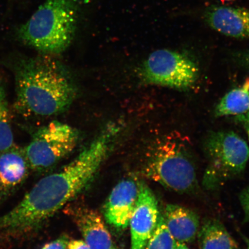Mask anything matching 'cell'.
Returning a JSON list of instances; mask_svg holds the SVG:
<instances>
[{"label": "cell", "mask_w": 249, "mask_h": 249, "mask_svg": "<svg viewBox=\"0 0 249 249\" xmlns=\"http://www.w3.org/2000/svg\"><path fill=\"white\" fill-rule=\"evenodd\" d=\"M120 129L108 124L75 160L37 182L17 206L0 216V234H23L37 228L82 192L107 158Z\"/></svg>", "instance_id": "obj_1"}, {"label": "cell", "mask_w": 249, "mask_h": 249, "mask_svg": "<svg viewBox=\"0 0 249 249\" xmlns=\"http://www.w3.org/2000/svg\"><path fill=\"white\" fill-rule=\"evenodd\" d=\"M15 108L26 117L60 114L72 104L76 89L60 63L47 57L23 59L15 68Z\"/></svg>", "instance_id": "obj_2"}, {"label": "cell", "mask_w": 249, "mask_h": 249, "mask_svg": "<svg viewBox=\"0 0 249 249\" xmlns=\"http://www.w3.org/2000/svg\"><path fill=\"white\" fill-rule=\"evenodd\" d=\"M77 0H46L17 34L25 44L43 54H58L72 42L79 21Z\"/></svg>", "instance_id": "obj_3"}, {"label": "cell", "mask_w": 249, "mask_h": 249, "mask_svg": "<svg viewBox=\"0 0 249 249\" xmlns=\"http://www.w3.org/2000/svg\"><path fill=\"white\" fill-rule=\"evenodd\" d=\"M145 173L171 191L179 194L194 191L197 174L189 141L176 133L156 140L147 154Z\"/></svg>", "instance_id": "obj_4"}, {"label": "cell", "mask_w": 249, "mask_h": 249, "mask_svg": "<svg viewBox=\"0 0 249 249\" xmlns=\"http://www.w3.org/2000/svg\"><path fill=\"white\" fill-rule=\"evenodd\" d=\"M209 163L204 184L213 188L226 180L239 176L249 160V147L238 134L232 131L213 132L205 144Z\"/></svg>", "instance_id": "obj_5"}, {"label": "cell", "mask_w": 249, "mask_h": 249, "mask_svg": "<svg viewBox=\"0 0 249 249\" xmlns=\"http://www.w3.org/2000/svg\"><path fill=\"white\" fill-rule=\"evenodd\" d=\"M140 76L149 85L186 89L198 79L197 65L188 55L168 49H160L149 55L140 70Z\"/></svg>", "instance_id": "obj_6"}, {"label": "cell", "mask_w": 249, "mask_h": 249, "mask_svg": "<svg viewBox=\"0 0 249 249\" xmlns=\"http://www.w3.org/2000/svg\"><path fill=\"white\" fill-rule=\"evenodd\" d=\"M79 139L76 129L59 121L40 127L23 149L30 169L42 171L53 166L73 150Z\"/></svg>", "instance_id": "obj_7"}, {"label": "cell", "mask_w": 249, "mask_h": 249, "mask_svg": "<svg viewBox=\"0 0 249 249\" xmlns=\"http://www.w3.org/2000/svg\"><path fill=\"white\" fill-rule=\"evenodd\" d=\"M159 217L158 202L147 186L140 185L138 200L130 217L132 249H145L157 226Z\"/></svg>", "instance_id": "obj_8"}, {"label": "cell", "mask_w": 249, "mask_h": 249, "mask_svg": "<svg viewBox=\"0 0 249 249\" xmlns=\"http://www.w3.org/2000/svg\"><path fill=\"white\" fill-rule=\"evenodd\" d=\"M140 185L135 179L123 180L114 187L104 208L107 222L118 229L128 226L138 200Z\"/></svg>", "instance_id": "obj_9"}, {"label": "cell", "mask_w": 249, "mask_h": 249, "mask_svg": "<svg viewBox=\"0 0 249 249\" xmlns=\"http://www.w3.org/2000/svg\"><path fill=\"white\" fill-rule=\"evenodd\" d=\"M30 169L23 149L14 145L0 152V204L22 185Z\"/></svg>", "instance_id": "obj_10"}, {"label": "cell", "mask_w": 249, "mask_h": 249, "mask_svg": "<svg viewBox=\"0 0 249 249\" xmlns=\"http://www.w3.org/2000/svg\"><path fill=\"white\" fill-rule=\"evenodd\" d=\"M205 20L213 29L235 38L249 39V10L240 7H212Z\"/></svg>", "instance_id": "obj_11"}, {"label": "cell", "mask_w": 249, "mask_h": 249, "mask_svg": "<svg viewBox=\"0 0 249 249\" xmlns=\"http://www.w3.org/2000/svg\"><path fill=\"white\" fill-rule=\"evenodd\" d=\"M164 219L168 229L177 242H192L200 230V219L194 211L179 205H167Z\"/></svg>", "instance_id": "obj_12"}, {"label": "cell", "mask_w": 249, "mask_h": 249, "mask_svg": "<svg viewBox=\"0 0 249 249\" xmlns=\"http://www.w3.org/2000/svg\"><path fill=\"white\" fill-rule=\"evenodd\" d=\"M77 222L89 249H113L110 233L98 213L83 211L79 214Z\"/></svg>", "instance_id": "obj_13"}, {"label": "cell", "mask_w": 249, "mask_h": 249, "mask_svg": "<svg viewBox=\"0 0 249 249\" xmlns=\"http://www.w3.org/2000/svg\"><path fill=\"white\" fill-rule=\"evenodd\" d=\"M201 249H238L237 243L219 221L208 220L198 233Z\"/></svg>", "instance_id": "obj_14"}, {"label": "cell", "mask_w": 249, "mask_h": 249, "mask_svg": "<svg viewBox=\"0 0 249 249\" xmlns=\"http://www.w3.org/2000/svg\"><path fill=\"white\" fill-rule=\"evenodd\" d=\"M249 111V80L223 96L214 110L216 117L238 116Z\"/></svg>", "instance_id": "obj_15"}, {"label": "cell", "mask_w": 249, "mask_h": 249, "mask_svg": "<svg viewBox=\"0 0 249 249\" xmlns=\"http://www.w3.org/2000/svg\"><path fill=\"white\" fill-rule=\"evenodd\" d=\"M11 120L4 83L0 79V152L7 150L15 145Z\"/></svg>", "instance_id": "obj_16"}, {"label": "cell", "mask_w": 249, "mask_h": 249, "mask_svg": "<svg viewBox=\"0 0 249 249\" xmlns=\"http://www.w3.org/2000/svg\"><path fill=\"white\" fill-rule=\"evenodd\" d=\"M177 241L169 231L163 216H160L157 227L146 245V249H175Z\"/></svg>", "instance_id": "obj_17"}, {"label": "cell", "mask_w": 249, "mask_h": 249, "mask_svg": "<svg viewBox=\"0 0 249 249\" xmlns=\"http://www.w3.org/2000/svg\"><path fill=\"white\" fill-rule=\"evenodd\" d=\"M239 200L244 211L246 219L249 222V185L241 193Z\"/></svg>", "instance_id": "obj_18"}, {"label": "cell", "mask_w": 249, "mask_h": 249, "mask_svg": "<svg viewBox=\"0 0 249 249\" xmlns=\"http://www.w3.org/2000/svg\"><path fill=\"white\" fill-rule=\"evenodd\" d=\"M68 244L66 239L59 238L45 245L41 249H67Z\"/></svg>", "instance_id": "obj_19"}, {"label": "cell", "mask_w": 249, "mask_h": 249, "mask_svg": "<svg viewBox=\"0 0 249 249\" xmlns=\"http://www.w3.org/2000/svg\"><path fill=\"white\" fill-rule=\"evenodd\" d=\"M234 120L236 122L241 124L244 126L249 140V111L247 113L235 116Z\"/></svg>", "instance_id": "obj_20"}, {"label": "cell", "mask_w": 249, "mask_h": 249, "mask_svg": "<svg viewBox=\"0 0 249 249\" xmlns=\"http://www.w3.org/2000/svg\"><path fill=\"white\" fill-rule=\"evenodd\" d=\"M67 249H89L85 241L73 240L68 243Z\"/></svg>", "instance_id": "obj_21"}, {"label": "cell", "mask_w": 249, "mask_h": 249, "mask_svg": "<svg viewBox=\"0 0 249 249\" xmlns=\"http://www.w3.org/2000/svg\"><path fill=\"white\" fill-rule=\"evenodd\" d=\"M242 61L246 66L249 68V52L245 53L242 55Z\"/></svg>", "instance_id": "obj_22"}, {"label": "cell", "mask_w": 249, "mask_h": 249, "mask_svg": "<svg viewBox=\"0 0 249 249\" xmlns=\"http://www.w3.org/2000/svg\"><path fill=\"white\" fill-rule=\"evenodd\" d=\"M175 249H189L185 244H183V243H180L177 242V244L176 246Z\"/></svg>", "instance_id": "obj_23"}, {"label": "cell", "mask_w": 249, "mask_h": 249, "mask_svg": "<svg viewBox=\"0 0 249 249\" xmlns=\"http://www.w3.org/2000/svg\"><path fill=\"white\" fill-rule=\"evenodd\" d=\"M243 239H244V241L246 242L247 245V249H249V239L247 237H246L245 235H242Z\"/></svg>", "instance_id": "obj_24"}, {"label": "cell", "mask_w": 249, "mask_h": 249, "mask_svg": "<svg viewBox=\"0 0 249 249\" xmlns=\"http://www.w3.org/2000/svg\"><path fill=\"white\" fill-rule=\"evenodd\" d=\"M232 1H233V0H221V1H222L223 2H231Z\"/></svg>", "instance_id": "obj_25"}, {"label": "cell", "mask_w": 249, "mask_h": 249, "mask_svg": "<svg viewBox=\"0 0 249 249\" xmlns=\"http://www.w3.org/2000/svg\"></svg>", "instance_id": "obj_26"}]
</instances>
